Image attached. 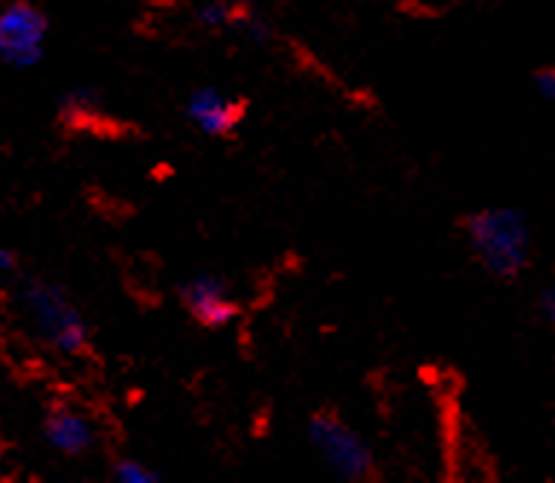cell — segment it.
I'll return each mask as SVG.
<instances>
[{"label": "cell", "instance_id": "6da1fadb", "mask_svg": "<svg viewBox=\"0 0 555 483\" xmlns=\"http://www.w3.org/2000/svg\"><path fill=\"white\" fill-rule=\"evenodd\" d=\"M15 297L29 332L55 356L85 358L91 353V323L62 283L21 277Z\"/></svg>", "mask_w": 555, "mask_h": 483}, {"label": "cell", "instance_id": "7a4b0ae2", "mask_svg": "<svg viewBox=\"0 0 555 483\" xmlns=\"http://www.w3.org/2000/svg\"><path fill=\"white\" fill-rule=\"evenodd\" d=\"M463 233L472 254L498 280H518L532 259V230L515 207H486L468 213Z\"/></svg>", "mask_w": 555, "mask_h": 483}, {"label": "cell", "instance_id": "3957f363", "mask_svg": "<svg viewBox=\"0 0 555 483\" xmlns=\"http://www.w3.org/2000/svg\"><path fill=\"white\" fill-rule=\"evenodd\" d=\"M306 434H309L311 448L337 478L370 481L378 472L370 446L358 437V431L349 422H344L335 408L314 410L306 425Z\"/></svg>", "mask_w": 555, "mask_h": 483}, {"label": "cell", "instance_id": "277c9868", "mask_svg": "<svg viewBox=\"0 0 555 483\" xmlns=\"http://www.w3.org/2000/svg\"><path fill=\"white\" fill-rule=\"evenodd\" d=\"M50 18L33 0H10L0 7V64L29 71L44 62Z\"/></svg>", "mask_w": 555, "mask_h": 483}, {"label": "cell", "instance_id": "5b68a950", "mask_svg": "<svg viewBox=\"0 0 555 483\" xmlns=\"http://www.w3.org/2000/svg\"><path fill=\"white\" fill-rule=\"evenodd\" d=\"M183 309L204 329H224L238 315L236 301L228 294V283L216 274H195L178 285Z\"/></svg>", "mask_w": 555, "mask_h": 483}, {"label": "cell", "instance_id": "8992f818", "mask_svg": "<svg viewBox=\"0 0 555 483\" xmlns=\"http://www.w3.org/2000/svg\"><path fill=\"white\" fill-rule=\"evenodd\" d=\"M41 437L59 455L82 457L96 446V425L74 405L55 402L41 420Z\"/></svg>", "mask_w": 555, "mask_h": 483}, {"label": "cell", "instance_id": "52a82bcc", "mask_svg": "<svg viewBox=\"0 0 555 483\" xmlns=\"http://www.w3.org/2000/svg\"><path fill=\"white\" fill-rule=\"evenodd\" d=\"M186 117L207 137H230L247 117V100L228 97L216 88H198L186 100Z\"/></svg>", "mask_w": 555, "mask_h": 483}, {"label": "cell", "instance_id": "ba28073f", "mask_svg": "<svg viewBox=\"0 0 555 483\" xmlns=\"http://www.w3.org/2000/svg\"><path fill=\"white\" fill-rule=\"evenodd\" d=\"M59 119L62 126L91 128L102 123V100L91 88H74L59 100Z\"/></svg>", "mask_w": 555, "mask_h": 483}, {"label": "cell", "instance_id": "9c48e42d", "mask_svg": "<svg viewBox=\"0 0 555 483\" xmlns=\"http://www.w3.org/2000/svg\"><path fill=\"white\" fill-rule=\"evenodd\" d=\"M238 18V7H233L230 0H210L207 7L198 10V21L210 29H228L233 27Z\"/></svg>", "mask_w": 555, "mask_h": 483}, {"label": "cell", "instance_id": "30bf717a", "mask_svg": "<svg viewBox=\"0 0 555 483\" xmlns=\"http://www.w3.org/2000/svg\"><path fill=\"white\" fill-rule=\"evenodd\" d=\"M111 478L119 483H155L160 481V474L146 469L143 463H137L134 457H117L111 463Z\"/></svg>", "mask_w": 555, "mask_h": 483}, {"label": "cell", "instance_id": "8fae6325", "mask_svg": "<svg viewBox=\"0 0 555 483\" xmlns=\"http://www.w3.org/2000/svg\"><path fill=\"white\" fill-rule=\"evenodd\" d=\"M535 88L544 100L555 102V67H541V71H538Z\"/></svg>", "mask_w": 555, "mask_h": 483}, {"label": "cell", "instance_id": "7c38bea8", "mask_svg": "<svg viewBox=\"0 0 555 483\" xmlns=\"http://www.w3.org/2000/svg\"><path fill=\"white\" fill-rule=\"evenodd\" d=\"M538 309L546 318V323L555 329V285H546L541 297H538Z\"/></svg>", "mask_w": 555, "mask_h": 483}, {"label": "cell", "instance_id": "4fadbf2b", "mask_svg": "<svg viewBox=\"0 0 555 483\" xmlns=\"http://www.w3.org/2000/svg\"><path fill=\"white\" fill-rule=\"evenodd\" d=\"M18 271V256L10 247L0 245V274H15Z\"/></svg>", "mask_w": 555, "mask_h": 483}]
</instances>
